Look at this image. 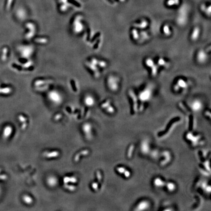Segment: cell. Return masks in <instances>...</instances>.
Returning a JSON list of instances; mask_svg holds the SVG:
<instances>
[{
    "label": "cell",
    "mask_w": 211,
    "mask_h": 211,
    "mask_svg": "<svg viewBox=\"0 0 211 211\" xmlns=\"http://www.w3.org/2000/svg\"><path fill=\"white\" fill-rule=\"evenodd\" d=\"M202 107L201 103L199 101H195L192 103V108L194 111H198Z\"/></svg>",
    "instance_id": "15"
},
{
    "label": "cell",
    "mask_w": 211,
    "mask_h": 211,
    "mask_svg": "<svg viewBox=\"0 0 211 211\" xmlns=\"http://www.w3.org/2000/svg\"><path fill=\"white\" fill-rule=\"evenodd\" d=\"M111 100H107V101H106L105 102L103 103L101 105V107H102V108H103V109H106V108H107L109 106H110L111 105Z\"/></svg>",
    "instance_id": "34"
},
{
    "label": "cell",
    "mask_w": 211,
    "mask_h": 211,
    "mask_svg": "<svg viewBox=\"0 0 211 211\" xmlns=\"http://www.w3.org/2000/svg\"><path fill=\"white\" fill-rule=\"evenodd\" d=\"M100 33H98L97 34H96L95 37H94L93 38V39H92V41H94L95 39H96V38H98V37H99V36H100Z\"/></svg>",
    "instance_id": "45"
},
{
    "label": "cell",
    "mask_w": 211,
    "mask_h": 211,
    "mask_svg": "<svg viewBox=\"0 0 211 211\" xmlns=\"http://www.w3.org/2000/svg\"><path fill=\"white\" fill-rule=\"evenodd\" d=\"M98 65L100 66L101 67H106L107 66V62L104 61H99Z\"/></svg>",
    "instance_id": "36"
},
{
    "label": "cell",
    "mask_w": 211,
    "mask_h": 211,
    "mask_svg": "<svg viewBox=\"0 0 211 211\" xmlns=\"http://www.w3.org/2000/svg\"><path fill=\"white\" fill-rule=\"evenodd\" d=\"M141 150L144 153H147L149 150V146L147 142H144L141 145Z\"/></svg>",
    "instance_id": "25"
},
{
    "label": "cell",
    "mask_w": 211,
    "mask_h": 211,
    "mask_svg": "<svg viewBox=\"0 0 211 211\" xmlns=\"http://www.w3.org/2000/svg\"><path fill=\"white\" fill-rule=\"evenodd\" d=\"M55 95H54V93H50V99L52 100L53 102L55 103L56 104L60 103L61 102V97H60L59 95L58 96V95H56V93H55Z\"/></svg>",
    "instance_id": "14"
},
{
    "label": "cell",
    "mask_w": 211,
    "mask_h": 211,
    "mask_svg": "<svg viewBox=\"0 0 211 211\" xmlns=\"http://www.w3.org/2000/svg\"><path fill=\"white\" fill-rule=\"evenodd\" d=\"M92 188L95 191H97L98 189V184L97 183H93L91 185Z\"/></svg>",
    "instance_id": "38"
},
{
    "label": "cell",
    "mask_w": 211,
    "mask_h": 211,
    "mask_svg": "<svg viewBox=\"0 0 211 211\" xmlns=\"http://www.w3.org/2000/svg\"><path fill=\"white\" fill-rule=\"evenodd\" d=\"M88 66H89V67L93 71H95V72H97L98 71L97 70V68L96 67V65H95L94 64H93L92 63H89V64H87Z\"/></svg>",
    "instance_id": "32"
},
{
    "label": "cell",
    "mask_w": 211,
    "mask_h": 211,
    "mask_svg": "<svg viewBox=\"0 0 211 211\" xmlns=\"http://www.w3.org/2000/svg\"><path fill=\"white\" fill-rule=\"evenodd\" d=\"M105 109L106 111L108 112L109 113H114V111H115L114 108L112 106H111V105L109 106L107 108H106Z\"/></svg>",
    "instance_id": "33"
},
{
    "label": "cell",
    "mask_w": 211,
    "mask_h": 211,
    "mask_svg": "<svg viewBox=\"0 0 211 211\" xmlns=\"http://www.w3.org/2000/svg\"><path fill=\"white\" fill-rule=\"evenodd\" d=\"M197 60L200 63H204L207 60V55L206 52L204 50H200L197 52Z\"/></svg>",
    "instance_id": "6"
},
{
    "label": "cell",
    "mask_w": 211,
    "mask_h": 211,
    "mask_svg": "<svg viewBox=\"0 0 211 211\" xmlns=\"http://www.w3.org/2000/svg\"><path fill=\"white\" fill-rule=\"evenodd\" d=\"M34 41L36 42V43L44 44L48 42V40L46 38H36L35 39Z\"/></svg>",
    "instance_id": "30"
},
{
    "label": "cell",
    "mask_w": 211,
    "mask_h": 211,
    "mask_svg": "<svg viewBox=\"0 0 211 211\" xmlns=\"http://www.w3.org/2000/svg\"><path fill=\"white\" fill-rule=\"evenodd\" d=\"M22 200L27 204H31L33 202V198L28 195H25L22 197Z\"/></svg>",
    "instance_id": "22"
},
{
    "label": "cell",
    "mask_w": 211,
    "mask_h": 211,
    "mask_svg": "<svg viewBox=\"0 0 211 211\" xmlns=\"http://www.w3.org/2000/svg\"><path fill=\"white\" fill-rule=\"evenodd\" d=\"M157 64L159 67H165L168 66V62L163 58H159L158 59Z\"/></svg>",
    "instance_id": "20"
},
{
    "label": "cell",
    "mask_w": 211,
    "mask_h": 211,
    "mask_svg": "<svg viewBox=\"0 0 211 211\" xmlns=\"http://www.w3.org/2000/svg\"><path fill=\"white\" fill-rule=\"evenodd\" d=\"M13 132V128L10 126H7L4 128L3 135L5 138H7L9 137Z\"/></svg>",
    "instance_id": "8"
},
{
    "label": "cell",
    "mask_w": 211,
    "mask_h": 211,
    "mask_svg": "<svg viewBox=\"0 0 211 211\" xmlns=\"http://www.w3.org/2000/svg\"><path fill=\"white\" fill-rule=\"evenodd\" d=\"M163 32L166 36H169L172 34V31L169 25L166 24L163 27Z\"/></svg>",
    "instance_id": "17"
},
{
    "label": "cell",
    "mask_w": 211,
    "mask_h": 211,
    "mask_svg": "<svg viewBox=\"0 0 211 211\" xmlns=\"http://www.w3.org/2000/svg\"><path fill=\"white\" fill-rule=\"evenodd\" d=\"M145 65H146V66H147V67H150V68L151 67H153V66L155 64V61H154V60H153L152 58H147V59L145 60Z\"/></svg>",
    "instance_id": "23"
},
{
    "label": "cell",
    "mask_w": 211,
    "mask_h": 211,
    "mask_svg": "<svg viewBox=\"0 0 211 211\" xmlns=\"http://www.w3.org/2000/svg\"><path fill=\"white\" fill-rule=\"evenodd\" d=\"M200 32L201 30L200 28L198 27H194L190 36L191 40L194 42L197 41L200 36Z\"/></svg>",
    "instance_id": "4"
},
{
    "label": "cell",
    "mask_w": 211,
    "mask_h": 211,
    "mask_svg": "<svg viewBox=\"0 0 211 211\" xmlns=\"http://www.w3.org/2000/svg\"><path fill=\"white\" fill-rule=\"evenodd\" d=\"M19 120L21 121V122L24 123V125L25 126V127H27V124H26V122L27 121V119L24 116L22 115H20L19 116Z\"/></svg>",
    "instance_id": "35"
},
{
    "label": "cell",
    "mask_w": 211,
    "mask_h": 211,
    "mask_svg": "<svg viewBox=\"0 0 211 211\" xmlns=\"http://www.w3.org/2000/svg\"><path fill=\"white\" fill-rule=\"evenodd\" d=\"M134 149V146L133 145H132L128 148V158H131L133 155V150Z\"/></svg>",
    "instance_id": "31"
},
{
    "label": "cell",
    "mask_w": 211,
    "mask_h": 211,
    "mask_svg": "<svg viewBox=\"0 0 211 211\" xmlns=\"http://www.w3.org/2000/svg\"><path fill=\"white\" fill-rule=\"evenodd\" d=\"M83 131L86 137L90 139L92 137V127L89 123H85L83 126Z\"/></svg>",
    "instance_id": "3"
},
{
    "label": "cell",
    "mask_w": 211,
    "mask_h": 211,
    "mask_svg": "<svg viewBox=\"0 0 211 211\" xmlns=\"http://www.w3.org/2000/svg\"><path fill=\"white\" fill-rule=\"evenodd\" d=\"M177 84L180 89H186L188 86V83L184 80L181 78L179 79L178 80Z\"/></svg>",
    "instance_id": "13"
},
{
    "label": "cell",
    "mask_w": 211,
    "mask_h": 211,
    "mask_svg": "<svg viewBox=\"0 0 211 211\" xmlns=\"http://www.w3.org/2000/svg\"><path fill=\"white\" fill-rule=\"evenodd\" d=\"M128 95L131 98L133 102V112H135L137 111V107H138V100H137V97L135 93L134 92V91L132 89H130L128 90Z\"/></svg>",
    "instance_id": "2"
},
{
    "label": "cell",
    "mask_w": 211,
    "mask_h": 211,
    "mask_svg": "<svg viewBox=\"0 0 211 211\" xmlns=\"http://www.w3.org/2000/svg\"><path fill=\"white\" fill-rule=\"evenodd\" d=\"M71 84H72V88L73 89V90L75 91H76V90H77V89H76V87H75V82L73 81H72V82H71Z\"/></svg>",
    "instance_id": "42"
},
{
    "label": "cell",
    "mask_w": 211,
    "mask_h": 211,
    "mask_svg": "<svg viewBox=\"0 0 211 211\" xmlns=\"http://www.w3.org/2000/svg\"><path fill=\"white\" fill-rule=\"evenodd\" d=\"M133 28L136 29H144L149 26V22L146 19H143L139 22H135L133 24Z\"/></svg>",
    "instance_id": "5"
},
{
    "label": "cell",
    "mask_w": 211,
    "mask_h": 211,
    "mask_svg": "<svg viewBox=\"0 0 211 211\" xmlns=\"http://www.w3.org/2000/svg\"><path fill=\"white\" fill-rule=\"evenodd\" d=\"M159 67L157 65V64H156L153 67H150L151 74L152 76L156 77V76L157 75V73L158 72V70H159Z\"/></svg>",
    "instance_id": "19"
},
{
    "label": "cell",
    "mask_w": 211,
    "mask_h": 211,
    "mask_svg": "<svg viewBox=\"0 0 211 211\" xmlns=\"http://www.w3.org/2000/svg\"><path fill=\"white\" fill-rule=\"evenodd\" d=\"M150 96L151 93L150 91L148 90H145L144 91L142 92V93L140 95V100L142 101H148L150 98Z\"/></svg>",
    "instance_id": "12"
},
{
    "label": "cell",
    "mask_w": 211,
    "mask_h": 211,
    "mask_svg": "<svg viewBox=\"0 0 211 211\" xmlns=\"http://www.w3.org/2000/svg\"><path fill=\"white\" fill-rule=\"evenodd\" d=\"M69 6H70L69 3H68V2H67L66 3L61 4V6H60V10L62 12L67 11Z\"/></svg>",
    "instance_id": "26"
},
{
    "label": "cell",
    "mask_w": 211,
    "mask_h": 211,
    "mask_svg": "<svg viewBox=\"0 0 211 211\" xmlns=\"http://www.w3.org/2000/svg\"><path fill=\"white\" fill-rule=\"evenodd\" d=\"M47 183L50 187H53L57 185L58 183V180L56 177H54L53 176H51L48 178Z\"/></svg>",
    "instance_id": "10"
},
{
    "label": "cell",
    "mask_w": 211,
    "mask_h": 211,
    "mask_svg": "<svg viewBox=\"0 0 211 211\" xmlns=\"http://www.w3.org/2000/svg\"><path fill=\"white\" fill-rule=\"evenodd\" d=\"M200 10L204 13L207 16H211V7L210 5H207L206 4H202L200 6Z\"/></svg>",
    "instance_id": "7"
},
{
    "label": "cell",
    "mask_w": 211,
    "mask_h": 211,
    "mask_svg": "<svg viewBox=\"0 0 211 211\" xmlns=\"http://www.w3.org/2000/svg\"><path fill=\"white\" fill-rule=\"evenodd\" d=\"M59 2L60 4H64L68 2V0H59Z\"/></svg>",
    "instance_id": "43"
},
{
    "label": "cell",
    "mask_w": 211,
    "mask_h": 211,
    "mask_svg": "<svg viewBox=\"0 0 211 211\" xmlns=\"http://www.w3.org/2000/svg\"><path fill=\"white\" fill-rule=\"evenodd\" d=\"M126 170V169L124 167H118L117 168V171L120 173H124V172H125Z\"/></svg>",
    "instance_id": "37"
},
{
    "label": "cell",
    "mask_w": 211,
    "mask_h": 211,
    "mask_svg": "<svg viewBox=\"0 0 211 211\" xmlns=\"http://www.w3.org/2000/svg\"><path fill=\"white\" fill-rule=\"evenodd\" d=\"M123 174H124L125 177L126 178H130V176H131V174L130 172L128 171V170H126V171H125V172H124Z\"/></svg>",
    "instance_id": "39"
},
{
    "label": "cell",
    "mask_w": 211,
    "mask_h": 211,
    "mask_svg": "<svg viewBox=\"0 0 211 211\" xmlns=\"http://www.w3.org/2000/svg\"><path fill=\"white\" fill-rule=\"evenodd\" d=\"M180 3V0H166V4L169 7L177 6Z\"/></svg>",
    "instance_id": "16"
},
{
    "label": "cell",
    "mask_w": 211,
    "mask_h": 211,
    "mask_svg": "<svg viewBox=\"0 0 211 211\" xmlns=\"http://www.w3.org/2000/svg\"><path fill=\"white\" fill-rule=\"evenodd\" d=\"M167 188L169 191L172 192L175 189V185L172 182H169L167 184Z\"/></svg>",
    "instance_id": "29"
},
{
    "label": "cell",
    "mask_w": 211,
    "mask_h": 211,
    "mask_svg": "<svg viewBox=\"0 0 211 211\" xmlns=\"http://www.w3.org/2000/svg\"><path fill=\"white\" fill-rule=\"evenodd\" d=\"M60 155V153L58 151H48V152H45L44 153V156L49 158H55L57 157Z\"/></svg>",
    "instance_id": "11"
},
{
    "label": "cell",
    "mask_w": 211,
    "mask_h": 211,
    "mask_svg": "<svg viewBox=\"0 0 211 211\" xmlns=\"http://www.w3.org/2000/svg\"><path fill=\"white\" fill-rule=\"evenodd\" d=\"M149 204L146 201H142L139 203V204L137 206L136 210L138 211H142L146 210L149 208Z\"/></svg>",
    "instance_id": "9"
},
{
    "label": "cell",
    "mask_w": 211,
    "mask_h": 211,
    "mask_svg": "<svg viewBox=\"0 0 211 211\" xmlns=\"http://www.w3.org/2000/svg\"><path fill=\"white\" fill-rule=\"evenodd\" d=\"M100 40H98V42H97L96 44H95V46H94V48H95V49L98 48V45H99V43H100Z\"/></svg>",
    "instance_id": "44"
},
{
    "label": "cell",
    "mask_w": 211,
    "mask_h": 211,
    "mask_svg": "<svg viewBox=\"0 0 211 211\" xmlns=\"http://www.w3.org/2000/svg\"><path fill=\"white\" fill-rule=\"evenodd\" d=\"M108 84L109 88L112 91H116L119 89V79L115 76H111L109 77L108 80Z\"/></svg>",
    "instance_id": "1"
},
{
    "label": "cell",
    "mask_w": 211,
    "mask_h": 211,
    "mask_svg": "<svg viewBox=\"0 0 211 211\" xmlns=\"http://www.w3.org/2000/svg\"><path fill=\"white\" fill-rule=\"evenodd\" d=\"M85 104L88 106H92L95 104V100L91 96H88L85 99Z\"/></svg>",
    "instance_id": "21"
},
{
    "label": "cell",
    "mask_w": 211,
    "mask_h": 211,
    "mask_svg": "<svg viewBox=\"0 0 211 211\" xmlns=\"http://www.w3.org/2000/svg\"><path fill=\"white\" fill-rule=\"evenodd\" d=\"M131 34L134 40L137 41L139 40V38H140V34L136 28H134L132 30Z\"/></svg>",
    "instance_id": "18"
},
{
    "label": "cell",
    "mask_w": 211,
    "mask_h": 211,
    "mask_svg": "<svg viewBox=\"0 0 211 211\" xmlns=\"http://www.w3.org/2000/svg\"><path fill=\"white\" fill-rule=\"evenodd\" d=\"M119 2H121V3H124V2H125L126 0H118Z\"/></svg>",
    "instance_id": "46"
},
{
    "label": "cell",
    "mask_w": 211,
    "mask_h": 211,
    "mask_svg": "<svg viewBox=\"0 0 211 211\" xmlns=\"http://www.w3.org/2000/svg\"><path fill=\"white\" fill-rule=\"evenodd\" d=\"M51 82H52V80H50V79H49V80H37V81H36L35 82V85H41V84H44L45 83H51Z\"/></svg>",
    "instance_id": "28"
},
{
    "label": "cell",
    "mask_w": 211,
    "mask_h": 211,
    "mask_svg": "<svg viewBox=\"0 0 211 211\" xmlns=\"http://www.w3.org/2000/svg\"><path fill=\"white\" fill-rule=\"evenodd\" d=\"M154 184L157 187H162L165 185V182L160 178H157L154 181Z\"/></svg>",
    "instance_id": "24"
},
{
    "label": "cell",
    "mask_w": 211,
    "mask_h": 211,
    "mask_svg": "<svg viewBox=\"0 0 211 211\" xmlns=\"http://www.w3.org/2000/svg\"><path fill=\"white\" fill-rule=\"evenodd\" d=\"M98 60L97 59H96V58H92L91 60V63H92L93 64H94L95 65H98Z\"/></svg>",
    "instance_id": "41"
},
{
    "label": "cell",
    "mask_w": 211,
    "mask_h": 211,
    "mask_svg": "<svg viewBox=\"0 0 211 211\" xmlns=\"http://www.w3.org/2000/svg\"><path fill=\"white\" fill-rule=\"evenodd\" d=\"M77 179L75 178L74 177H71V178H69V177H65L64 178V182L65 183H68V182H71L72 183H75L77 182Z\"/></svg>",
    "instance_id": "27"
},
{
    "label": "cell",
    "mask_w": 211,
    "mask_h": 211,
    "mask_svg": "<svg viewBox=\"0 0 211 211\" xmlns=\"http://www.w3.org/2000/svg\"><path fill=\"white\" fill-rule=\"evenodd\" d=\"M180 88L179 87V86H178L177 84H175L173 86V90L175 92H178L180 90Z\"/></svg>",
    "instance_id": "40"
}]
</instances>
